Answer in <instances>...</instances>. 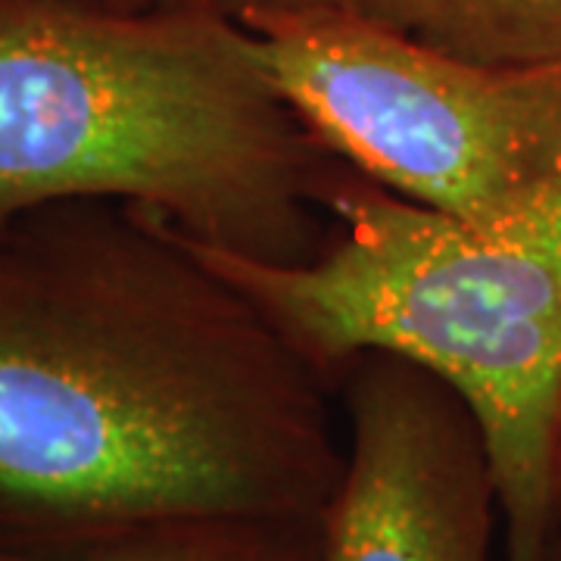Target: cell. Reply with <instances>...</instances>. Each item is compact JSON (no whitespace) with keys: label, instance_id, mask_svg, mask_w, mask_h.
Returning a JSON list of instances; mask_svg holds the SVG:
<instances>
[{"label":"cell","instance_id":"1","mask_svg":"<svg viewBox=\"0 0 561 561\" xmlns=\"http://www.w3.org/2000/svg\"><path fill=\"white\" fill-rule=\"evenodd\" d=\"M337 383L160 209L0 221V530L324 512Z\"/></svg>","mask_w":561,"mask_h":561},{"label":"cell","instance_id":"2","mask_svg":"<svg viewBox=\"0 0 561 561\" xmlns=\"http://www.w3.org/2000/svg\"><path fill=\"white\" fill-rule=\"evenodd\" d=\"M350 162L280 98L253 32L201 0H0V221L106 197L297 265Z\"/></svg>","mask_w":561,"mask_h":561},{"label":"cell","instance_id":"3","mask_svg":"<svg viewBox=\"0 0 561 561\" xmlns=\"http://www.w3.org/2000/svg\"><path fill=\"white\" fill-rule=\"evenodd\" d=\"M316 260L275 265L201 247L328 378L393 350L434 368L481 424L502 561H552L559 540L561 181L500 225H461L350 165Z\"/></svg>","mask_w":561,"mask_h":561},{"label":"cell","instance_id":"4","mask_svg":"<svg viewBox=\"0 0 561 561\" xmlns=\"http://www.w3.org/2000/svg\"><path fill=\"white\" fill-rule=\"evenodd\" d=\"M247 28L294 113L397 197L483 228L561 181V66L465 60L346 7Z\"/></svg>","mask_w":561,"mask_h":561},{"label":"cell","instance_id":"5","mask_svg":"<svg viewBox=\"0 0 561 561\" xmlns=\"http://www.w3.org/2000/svg\"><path fill=\"white\" fill-rule=\"evenodd\" d=\"M346 468L324 508V561H493L496 481L474 412L393 350L346 365Z\"/></svg>","mask_w":561,"mask_h":561},{"label":"cell","instance_id":"6","mask_svg":"<svg viewBox=\"0 0 561 561\" xmlns=\"http://www.w3.org/2000/svg\"><path fill=\"white\" fill-rule=\"evenodd\" d=\"M0 561H324V512H209L79 530H0Z\"/></svg>","mask_w":561,"mask_h":561},{"label":"cell","instance_id":"7","mask_svg":"<svg viewBox=\"0 0 561 561\" xmlns=\"http://www.w3.org/2000/svg\"><path fill=\"white\" fill-rule=\"evenodd\" d=\"M378 20L486 66H561V0H375Z\"/></svg>","mask_w":561,"mask_h":561},{"label":"cell","instance_id":"8","mask_svg":"<svg viewBox=\"0 0 561 561\" xmlns=\"http://www.w3.org/2000/svg\"><path fill=\"white\" fill-rule=\"evenodd\" d=\"M201 3L238 20L241 25H250L262 16H275V13H297V10H319V7H346V10L375 13V0H201Z\"/></svg>","mask_w":561,"mask_h":561},{"label":"cell","instance_id":"9","mask_svg":"<svg viewBox=\"0 0 561 561\" xmlns=\"http://www.w3.org/2000/svg\"><path fill=\"white\" fill-rule=\"evenodd\" d=\"M556 518H559V537H561V421H559V481H556Z\"/></svg>","mask_w":561,"mask_h":561},{"label":"cell","instance_id":"10","mask_svg":"<svg viewBox=\"0 0 561 561\" xmlns=\"http://www.w3.org/2000/svg\"><path fill=\"white\" fill-rule=\"evenodd\" d=\"M106 3H119V7H135V10H144V7H157V3H165V0H106Z\"/></svg>","mask_w":561,"mask_h":561},{"label":"cell","instance_id":"11","mask_svg":"<svg viewBox=\"0 0 561 561\" xmlns=\"http://www.w3.org/2000/svg\"><path fill=\"white\" fill-rule=\"evenodd\" d=\"M552 561H561V537L556 540V549H552Z\"/></svg>","mask_w":561,"mask_h":561}]
</instances>
